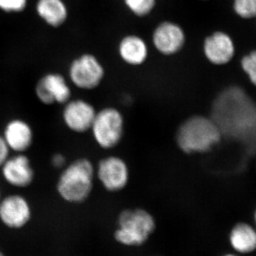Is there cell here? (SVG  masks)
<instances>
[{
    "instance_id": "obj_1",
    "label": "cell",
    "mask_w": 256,
    "mask_h": 256,
    "mask_svg": "<svg viewBox=\"0 0 256 256\" xmlns=\"http://www.w3.org/2000/svg\"><path fill=\"white\" fill-rule=\"evenodd\" d=\"M210 117L222 137L256 150V104L242 88L232 86L222 90L213 101Z\"/></svg>"
},
{
    "instance_id": "obj_2",
    "label": "cell",
    "mask_w": 256,
    "mask_h": 256,
    "mask_svg": "<svg viewBox=\"0 0 256 256\" xmlns=\"http://www.w3.org/2000/svg\"><path fill=\"white\" fill-rule=\"evenodd\" d=\"M175 138L178 149L185 154H203L220 142L222 134L210 116L194 114L178 126Z\"/></svg>"
},
{
    "instance_id": "obj_3",
    "label": "cell",
    "mask_w": 256,
    "mask_h": 256,
    "mask_svg": "<svg viewBox=\"0 0 256 256\" xmlns=\"http://www.w3.org/2000/svg\"><path fill=\"white\" fill-rule=\"evenodd\" d=\"M57 193L64 202L80 204L88 200L94 190L96 168L90 160L78 158L60 170Z\"/></svg>"
},
{
    "instance_id": "obj_4",
    "label": "cell",
    "mask_w": 256,
    "mask_h": 256,
    "mask_svg": "<svg viewBox=\"0 0 256 256\" xmlns=\"http://www.w3.org/2000/svg\"><path fill=\"white\" fill-rule=\"evenodd\" d=\"M114 238L126 246H139L146 244L156 228L154 216L141 208H127L120 213Z\"/></svg>"
},
{
    "instance_id": "obj_5",
    "label": "cell",
    "mask_w": 256,
    "mask_h": 256,
    "mask_svg": "<svg viewBox=\"0 0 256 256\" xmlns=\"http://www.w3.org/2000/svg\"><path fill=\"white\" fill-rule=\"evenodd\" d=\"M124 130L122 112L116 108L107 107L97 111L90 131L98 146L104 150H111L122 140Z\"/></svg>"
},
{
    "instance_id": "obj_6",
    "label": "cell",
    "mask_w": 256,
    "mask_h": 256,
    "mask_svg": "<svg viewBox=\"0 0 256 256\" xmlns=\"http://www.w3.org/2000/svg\"><path fill=\"white\" fill-rule=\"evenodd\" d=\"M104 76V66L92 54H82L69 64V80L74 86L80 90H94L100 85Z\"/></svg>"
},
{
    "instance_id": "obj_7",
    "label": "cell",
    "mask_w": 256,
    "mask_h": 256,
    "mask_svg": "<svg viewBox=\"0 0 256 256\" xmlns=\"http://www.w3.org/2000/svg\"><path fill=\"white\" fill-rule=\"evenodd\" d=\"M34 94L37 100L46 106H64L72 97L68 80L58 72H50L42 76L36 82Z\"/></svg>"
},
{
    "instance_id": "obj_8",
    "label": "cell",
    "mask_w": 256,
    "mask_h": 256,
    "mask_svg": "<svg viewBox=\"0 0 256 256\" xmlns=\"http://www.w3.org/2000/svg\"><path fill=\"white\" fill-rule=\"evenodd\" d=\"M96 176L108 192H118L127 186L130 170L126 162L118 156L101 159L96 168Z\"/></svg>"
},
{
    "instance_id": "obj_9",
    "label": "cell",
    "mask_w": 256,
    "mask_h": 256,
    "mask_svg": "<svg viewBox=\"0 0 256 256\" xmlns=\"http://www.w3.org/2000/svg\"><path fill=\"white\" fill-rule=\"evenodd\" d=\"M32 217V208L28 198L20 194H11L0 201V222L11 229L26 226Z\"/></svg>"
},
{
    "instance_id": "obj_10",
    "label": "cell",
    "mask_w": 256,
    "mask_h": 256,
    "mask_svg": "<svg viewBox=\"0 0 256 256\" xmlns=\"http://www.w3.org/2000/svg\"><path fill=\"white\" fill-rule=\"evenodd\" d=\"M96 114L95 107L88 101L72 98L64 105L62 121L69 130L82 134L90 130Z\"/></svg>"
},
{
    "instance_id": "obj_11",
    "label": "cell",
    "mask_w": 256,
    "mask_h": 256,
    "mask_svg": "<svg viewBox=\"0 0 256 256\" xmlns=\"http://www.w3.org/2000/svg\"><path fill=\"white\" fill-rule=\"evenodd\" d=\"M5 182L18 188H30L35 180V170L26 153L10 156L0 168Z\"/></svg>"
},
{
    "instance_id": "obj_12",
    "label": "cell",
    "mask_w": 256,
    "mask_h": 256,
    "mask_svg": "<svg viewBox=\"0 0 256 256\" xmlns=\"http://www.w3.org/2000/svg\"><path fill=\"white\" fill-rule=\"evenodd\" d=\"M185 42L186 35L182 28L173 22H162L153 32V45L164 56L176 54L182 50Z\"/></svg>"
},
{
    "instance_id": "obj_13",
    "label": "cell",
    "mask_w": 256,
    "mask_h": 256,
    "mask_svg": "<svg viewBox=\"0 0 256 256\" xmlns=\"http://www.w3.org/2000/svg\"><path fill=\"white\" fill-rule=\"evenodd\" d=\"M203 52L210 63L215 66L226 65L235 56V44L228 34L216 31L205 38Z\"/></svg>"
},
{
    "instance_id": "obj_14",
    "label": "cell",
    "mask_w": 256,
    "mask_h": 256,
    "mask_svg": "<svg viewBox=\"0 0 256 256\" xmlns=\"http://www.w3.org/2000/svg\"><path fill=\"white\" fill-rule=\"evenodd\" d=\"M11 152L26 153L34 144V132L31 124L22 118L10 120L2 133Z\"/></svg>"
},
{
    "instance_id": "obj_15",
    "label": "cell",
    "mask_w": 256,
    "mask_h": 256,
    "mask_svg": "<svg viewBox=\"0 0 256 256\" xmlns=\"http://www.w3.org/2000/svg\"><path fill=\"white\" fill-rule=\"evenodd\" d=\"M37 16L52 28H60L66 22L68 6L64 0H37L35 4Z\"/></svg>"
},
{
    "instance_id": "obj_16",
    "label": "cell",
    "mask_w": 256,
    "mask_h": 256,
    "mask_svg": "<svg viewBox=\"0 0 256 256\" xmlns=\"http://www.w3.org/2000/svg\"><path fill=\"white\" fill-rule=\"evenodd\" d=\"M232 249L239 255H248L256 252V228L246 222L234 225L228 235Z\"/></svg>"
},
{
    "instance_id": "obj_17",
    "label": "cell",
    "mask_w": 256,
    "mask_h": 256,
    "mask_svg": "<svg viewBox=\"0 0 256 256\" xmlns=\"http://www.w3.org/2000/svg\"><path fill=\"white\" fill-rule=\"evenodd\" d=\"M120 56L124 63L130 66H140L144 63L148 56L146 42L138 35L130 34L120 42Z\"/></svg>"
},
{
    "instance_id": "obj_18",
    "label": "cell",
    "mask_w": 256,
    "mask_h": 256,
    "mask_svg": "<svg viewBox=\"0 0 256 256\" xmlns=\"http://www.w3.org/2000/svg\"><path fill=\"white\" fill-rule=\"evenodd\" d=\"M124 2L130 11L138 18L148 16L156 5V0H124Z\"/></svg>"
},
{
    "instance_id": "obj_19",
    "label": "cell",
    "mask_w": 256,
    "mask_h": 256,
    "mask_svg": "<svg viewBox=\"0 0 256 256\" xmlns=\"http://www.w3.org/2000/svg\"><path fill=\"white\" fill-rule=\"evenodd\" d=\"M233 9L244 20L256 18V0H234Z\"/></svg>"
},
{
    "instance_id": "obj_20",
    "label": "cell",
    "mask_w": 256,
    "mask_h": 256,
    "mask_svg": "<svg viewBox=\"0 0 256 256\" xmlns=\"http://www.w3.org/2000/svg\"><path fill=\"white\" fill-rule=\"evenodd\" d=\"M240 66L252 85L256 86V50L242 57Z\"/></svg>"
},
{
    "instance_id": "obj_21",
    "label": "cell",
    "mask_w": 256,
    "mask_h": 256,
    "mask_svg": "<svg viewBox=\"0 0 256 256\" xmlns=\"http://www.w3.org/2000/svg\"><path fill=\"white\" fill-rule=\"evenodd\" d=\"M28 0H0V11L6 14H20L28 8Z\"/></svg>"
},
{
    "instance_id": "obj_22",
    "label": "cell",
    "mask_w": 256,
    "mask_h": 256,
    "mask_svg": "<svg viewBox=\"0 0 256 256\" xmlns=\"http://www.w3.org/2000/svg\"><path fill=\"white\" fill-rule=\"evenodd\" d=\"M50 164L56 170H62L66 166L67 159L62 153L57 152L54 154L50 159Z\"/></svg>"
},
{
    "instance_id": "obj_23",
    "label": "cell",
    "mask_w": 256,
    "mask_h": 256,
    "mask_svg": "<svg viewBox=\"0 0 256 256\" xmlns=\"http://www.w3.org/2000/svg\"><path fill=\"white\" fill-rule=\"evenodd\" d=\"M10 153H11V151L5 142L2 134L0 133V168L4 164L6 160L9 158Z\"/></svg>"
},
{
    "instance_id": "obj_24",
    "label": "cell",
    "mask_w": 256,
    "mask_h": 256,
    "mask_svg": "<svg viewBox=\"0 0 256 256\" xmlns=\"http://www.w3.org/2000/svg\"><path fill=\"white\" fill-rule=\"evenodd\" d=\"M220 256H240V255H239L238 254H236H236H234V252H229V254H224V255Z\"/></svg>"
},
{
    "instance_id": "obj_25",
    "label": "cell",
    "mask_w": 256,
    "mask_h": 256,
    "mask_svg": "<svg viewBox=\"0 0 256 256\" xmlns=\"http://www.w3.org/2000/svg\"><path fill=\"white\" fill-rule=\"evenodd\" d=\"M254 222H255L256 228V210L255 212V214H254Z\"/></svg>"
},
{
    "instance_id": "obj_26",
    "label": "cell",
    "mask_w": 256,
    "mask_h": 256,
    "mask_svg": "<svg viewBox=\"0 0 256 256\" xmlns=\"http://www.w3.org/2000/svg\"><path fill=\"white\" fill-rule=\"evenodd\" d=\"M2 198V191L1 188H0V201H1Z\"/></svg>"
},
{
    "instance_id": "obj_27",
    "label": "cell",
    "mask_w": 256,
    "mask_h": 256,
    "mask_svg": "<svg viewBox=\"0 0 256 256\" xmlns=\"http://www.w3.org/2000/svg\"><path fill=\"white\" fill-rule=\"evenodd\" d=\"M0 256H5L4 254H3V252H2L1 250H0Z\"/></svg>"
}]
</instances>
